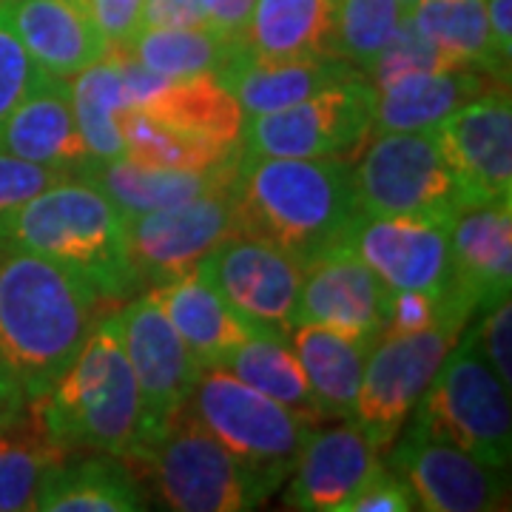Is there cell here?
Here are the masks:
<instances>
[{"mask_svg":"<svg viewBox=\"0 0 512 512\" xmlns=\"http://www.w3.org/2000/svg\"><path fill=\"white\" fill-rule=\"evenodd\" d=\"M239 237L288 254L302 271L345 248L359 217L353 165L336 157H262L239 151L234 168Z\"/></svg>","mask_w":512,"mask_h":512,"instance_id":"1","label":"cell"},{"mask_svg":"<svg viewBox=\"0 0 512 512\" xmlns=\"http://www.w3.org/2000/svg\"><path fill=\"white\" fill-rule=\"evenodd\" d=\"M109 302L69 268L0 242V362L29 402L77 359Z\"/></svg>","mask_w":512,"mask_h":512,"instance_id":"2","label":"cell"},{"mask_svg":"<svg viewBox=\"0 0 512 512\" xmlns=\"http://www.w3.org/2000/svg\"><path fill=\"white\" fill-rule=\"evenodd\" d=\"M35 427L66 453H106L126 461L143 439V402L128 367L114 313L43 396L29 402Z\"/></svg>","mask_w":512,"mask_h":512,"instance_id":"3","label":"cell"},{"mask_svg":"<svg viewBox=\"0 0 512 512\" xmlns=\"http://www.w3.org/2000/svg\"><path fill=\"white\" fill-rule=\"evenodd\" d=\"M0 242L69 268L109 302L140 291L120 211L80 177L60 180L3 214Z\"/></svg>","mask_w":512,"mask_h":512,"instance_id":"4","label":"cell"},{"mask_svg":"<svg viewBox=\"0 0 512 512\" xmlns=\"http://www.w3.org/2000/svg\"><path fill=\"white\" fill-rule=\"evenodd\" d=\"M126 464L143 493L154 495L163 510L245 512L259 510L271 498L188 410L137 444Z\"/></svg>","mask_w":512,"mask_h":512,"instance_id":"5","label":"cell"},{"mask_svg":"<svg viewBox=\"0 0 512 512\" xmlns=\"http://www.w3.org/2000/svg\"><path fill=\"white\" fill-rule=\"evenodd\" d=\"M185 410L271 495L291 478L302 444L316 427L222 367H202Z\"/></svg>","mask_w":512,"mask_h":512,"instance_id":"6","label":"cell"},{"mask_svg":"<svg viewBox=\"0 0 512 512\" xmlns=\"http://www.w3.org/2000/svg\"><path fill=\"white\" fill-rule=\"evenodd\" d=\"M410 416V424L419 430L456 444L484 464L501 470L510 467V390L490 370L467 333H461L444 356Z\"/></svg>","mask_w":512,"mask_h":512,"instance_id":"7","label":"cell"},{"mask_svg":"<svg viewBox=\"0 0 512 512\" xmlns=\"http://www.w3.org/2000/svg\"><path fill=\"white\" fill-rule=\"evenodd\" d=\"M353 185L362 214L453 217L467 191L447 163L433 128L382 131L367 143Z\"/></svg>","mask_w":512,"mask_h":512,"instance_id":"8","label":"cell"},{"mask_svg":"<svg viewBox=\"0 0 512 512\" xmlns=\"http://www.w3.org/2000/svg\"><path fill=\"white\" fill-rule=\"evenodd\" d=\"M376 86L365 74L271 114L242 120L239 146L262 157H336L362 151L373 134Z\"/></svg>","mask_w":512,"mask_h":512,"instance_id":"9","label":"cell"},{"mask_svg":"<svg viewBox=\"0 0 512 512\" xmlns=\"http://www.w3.org/2000/svg\"><path fill=\"white\" fill-rule=\"evenodd\" d=\"M464 328L467 325L458 322H441L421 333L376 339L356 390L350 421L379 453H384L402 433L424 387L436 376Z\"/></svg>","mask_w":512,"mask_h":512,"instance_id":"10","label":"cell"},{"mask_svg":"<svg viewBox=\"0 0 512 512\" xmlns=\"http://www.w3.org/2000/svg\"><path fill=\"white\" fill-rule=\"evenodd\" d=\"M231 183L180 205L123 220L128 256L140 288L191 274L202 256L211 254L220 242L239 237L237 200Z\"/></svg>","mask_w":512,"mask_h":512,"instance_id":"11","label":"cell"},{"mask_svg":"<svg viewBox=\"0 0 512 512\" xmlns=\"http://www.w3.org/2000/svg\"><path fill=\"white\" fill-rule=\"evenodd\" d=\"M262 336L291 342L302 291V265L251 237H231L194 268Z\"/></svg>","mask_w":512,"mask_h":512,"instance_id":"12","label":"cell"},{"mask_svg":"<svg viewBox=\"0 0 512 512\" xmlns=\"http://www.w3.org/2000/svg\"><path fill=\"white\" fill-rule=\"evenodd\" d=\"M390 450V470L410 490L416 510L493 512L510 507L507 470L490 467L450 441L410 424Z\"/></svg>","mask_w":512,"mask_h":512,"instance_id":"13","label":"cell"},{"mask_svg":"<svg viewBox=\"0 0 512 512\" xmlns=\"http://www.w3.org/2000/svg\"><path fill=\"white\" fill-rule=\"evenodd\" d=\"M345 248L379 276L387 291L450 296L453 256L450 217L427 214H362L350 222Z\"/></svg>","mask_w":512,"mask_h":512,"instance_id":"14","label":"cell"},{"mask_svg":"<svg viewBox=\"0 0 512 512\" xmlns=\"http://www.w3.org/2000/svg\"><path fill=\"white\" fill-rule=\"evenodd\" d=\"M114 322L143 402V444L183 413L202 365L148 296L131 299Z\"/></svg>","mask_w":512,"mask_h":512,"instance_id":"15","label":"cell"},{"mask_svg":"<svg viewBox=\"0 0 512 512\" xmlns=\"http://www.w3.org/2000/svg\"><path fill=\"white\" fill-rule=\"evenodd\" d=\"M109 49L120 63V74L128 92V109L143 111L148 117L185 131L191 137H202L222 146H239L245 114L234 100V94L220 86L214 74L165 77L143 69L123 49L117 46Z\"/></svg>","mask_w":512,"mask_h":512,"instance_id":"16","label":"cell"},{"mask_svg":"<svg viewBox=\"0 0 512 512\" xmlns=\"http://www.w3.org/2000/svg\"><path fill=\"white\" fill-rule=\"evenodd\" d=\"M433 131L467 200H512L510 89L458 109Z\"/></svg>","mask_w":512,"mask_h":512,"instance_id":"17","label":"cell"},{"mask_svg":"<svg viewBox=\"0 0 512 512\" xmlns=\"http://www.w3.org/2000/svg\"><path fill=\"white\" fill-rule=\"evenodd\" d=\"M453 285L487 311L512 288V200H467L450 217Z\"/></svg>","mask_w":512,"mask_h":512,"instance_id":"18","label":"cell"},{"mask_svg":"<svg viewBox=\"0 0 512 512\" xmlns=\"http://www.w3.org/2000/svg\"><path fill=\"white\" fill-rule=\"evenodd\" d=\"M379 456L382 453L353 421L325 430L313 427L288 478L282 507L302 512H336L342 501H348L382 467Z\"/></svg>","mask_w":512,"mask_h":512,"instance_id":"19","label":"cell"},{"mask_svg":"<svg viewBox=\"0 0 512 512\" xmlns=\"http://www.w3.org/2000/svg\"><path fill=\"white\" fill-rule=\"evenodd\" d=\"M387 288L362 259L339 248L302 274L296 325H325L356 339H379Z\"/></svg>","mask_w":512,"mask_h":512,"instance_id":"20","label":"cell"},{"mask_svg":"<svg viewBox=\"0 0 512 512\" xmlns=\"http://www.w3.org/2000/svg\"><path fill=\"white\" fill-rule=\"evenodd\" d=\"M359 69L345 63L342 57L313 55L291 57V60H265L239 49L228 57V63L214 74L217 83L234 94L245 117L271 114L288 106H296L313 94L339 86L350 77H359Z\"/></svg>","mask_w":512,"mask_h":512,"instance_id":"21","label":"cell"},{"mask_svg":"<svg viewBox=\"0 0 512 512\" xmlns=\"http://www.w3.org/2000/svg\"><path fill=\"white\" fill-rule=\"evenodd\" d=\"M3 6L40 72L72 80L109 52L86 0H6Z\"/></svg>","mask_w":512,"mask_h":512,"instance_id":"22","label":"cell"},{"mask_svg":"<svg viewBox=\"0 0 512 512\" xmlns=\"http://www.w3.org/2000/svg\"><path fill=\"white\" fill-rule=\"evenodd\" d=\"M0 151L74 174L92 160L74 120L72 86L46 74L0 128Z\"/></svg>","mask_w":512,"mask_h":512,"instance_id":"23","label":"cell"},{"mask_svg":"<svg viewBox=\"0 0 512 512\" xmlns=\"http://www.w3.org/2000/svg\"><path fill=\"white\" fill-rule=\"evenodd\" d=\"M510 83L476 66L447 72H413L376 89L373 134L382 131H421L439 126L444 117L495 92H507Z\"/></svg>","mask_w":512,"mask_h":512,"instance_id":"24","label":"cell"},{"mask_svg":"<svg viewBox=\"0 0 512 512\" xmlns=\"http://www.w3.org/2000/svg\"><path fill=\"white\" fill-rule=\"evenodd\" d=\"M148 299L163 311L202 367H220L222 359L256 333L197 271L151 285Z\"/></svg>","mask_w":512,"mask_h":512,"instance_id":"25","label":"cell"},{"mask_svg":"<svg viewBox=\"0 0 512 512\" xmlns=\"http://www.w3.org/2000/svg\"><path fill=\"white\" fill-rule=\"evenodd\" d=\"M237 163L211 168V171H185V168H151V165L120 160H89L74 171L83 183L94 185L120 211V217L148 214L194 200L202 194L220 191L234 180Z\"/></svg>","mask_w":512,"mask_h":512,"instance_id":"26","label":"cell"},{"mask_svg":"<svg viewBox=\"0 0 512 512\" xmlns=\"http://www.w3.org/2000/svg\"><path fill=\"white\" fill-rule=\"evenodd\" d=\"M32 510L137 512L148 510V495L123 458L100 453L52 464L37 484Z\"/></svg>","mask_w":512,"mask_h":512,"instance_id":"27","label":"cell"},{"mask_svg":"<svg viewBox=\"0 0 512 512\" xmlns=\"http://www.w3.org/2000/svg\"><path fill=\"white\" fill-rule=\"evenodd\" d=\"M376 339H356L325 325H296L291 348L308 376L322 419L350 421L356 390Z\"/></svg>","mask_w":512,"mask_h":512,"instance_id":"28","label":"cell"},{"mask_svg":"<svg viewBox=\"0 0 512 512\" xmlns=\"http://www.w3.org/2000/svg\"><path fill=\"white\" fill-rule=\"evenodd\" d=\"M333 0H256L239 37L248 55L265 60L330 55Z\"/></svg>","mask_w":512,"mask_h":512,"instance_id":"29","label":"cell"},{"mask_svg":"<svg viewBox=\"0 0 512 512\" xmlns=\"http://www.w3.org/2000/svg\"><path fill=\"white\" fill-rule=\"evenodd\" d=\"M407 18L441 52L510 83V63L495 52L484 0H419Z\"/></svg>","mask_w":512,"mask_h":512,"instance_id":"30","label":"cell"},{"mask_svg":"<svg viewBox=\"0 0 512 512\" xmlns=\"http://www.w3.org/2000/svg\"><path fill=\"white\" fill-rule=\"evenodd\" d=\"M72 86L74 120L92 160L126 157L120 114L128 109V92L114 52H106L97 63L69 80Z\"/></svg>","mask_w":512,"mask_h":512,"instance_id":"31","label":"cell"},{"mask_svg":"<svg viewBox=\"0 0 512 512\" xmlns=\"http://www.w3.org/2000/svg\"><path fill=\"white\" fill-rule=\"evenodd\" d=\"M222 370L237 376L239 382L251 384L254 390L271 396L279 404L308 416L313 424H322V413L316 407L308 376L299 365L288 339L279 336H251L237 350L222 359Z\"/></svg>","mask_w":512,"mask_h":512,"instance_id":"32","label":"cell"},{"mask_svg":"<svg viewBox=\"0 0 512 512\" xmlns=\"http://www.w3.org/2000/svg\"><path fill=\"white\" fill-rule=\"evenodd\" d=\"M123 49L143 69L165 77L217 74L239 49V40L208 26L194 29H140Z\"/></svg>","mask_w":512,"mask_h":512,"instance_id":"33","label":"cell"},{"mask_svg":"<svg viewBox=\"0 0 512 512\" xmlns=\"http://www.w3.org/2000/svg\"><path fill=\"white\" fill-rule=\"evenodd\" d=\"M120 134H123L126 160L151 168L211 171L237 163L242 151V146H222L202 137H191L137 109H126L120 114Z\"/></svg>","mask_w":512,"mask_h":512,"instance_id":"34","label":"cell"},{"mask_svg":"<svg viewBox=\"0 0 512 512\" xmlns=\"http://www.w3.org/2000/svg\"><path fill=\"white\" fill-rule=\"evenodd\" d=\"M404 18L399 0H333L330 55L365 74Z\"/></svg>","mask_w":512,"mask_h":512,"instance_id":"35","label":"cell"},{"mask_svg":"<svg viewBox=\"0 0 512 512\" xmlns=\"http://www.w3.org/2000/svg\"><path fill=\"white\" fill-rule=\"evenodd\" d=\"M66 456L63 447L37 430L32 416L29 424L0 430V512L32 510L40 478Z\"/></svg>","mask_w":512,"mask_h":512,"instance_id":"36","label":"cell"},{"mask_svg":"<svg viewBox=\"0 0 512 512\" xmlns=\"http://www.w3.org/2000/svg\"><path fill=\"white\" fill-rule=\"evenodd\" d=\"M447 69H464V63H458L456 57L441 52L430 37H424L413 26V20L404 18L402 26L396 29V35L387 40V46L379 52V57L370 63L365 77L379 89V86H387L404 74L447 72Z\"/></svg>","mask_w":512,"mask_h":512,"instance_id":"37","label":"cell"},{"mask_svg":"<svg viewBox=\"0 0 512 512\" xmlns=\"http://www.w3.org/2000/svg\"><path fill=\"white\" fill-rule=\"evenodd\" d=\"M43 77L46 72H40L23 49L18 32L6 15V6L0 3V128Z\"/></svg>","mask_w":512,"mask_h":512,"instance_id":"38","label":"cell"},{"mask_svg":"<svg viewBox=\"0 0 512 512\" xmlns=\"http://www.w3.org/2000/svg\"><path fill=\"white\" fill-rule=\"evenodd\" d=\"M484 316L478 319L473 328L467 330V336L473 339L478 353L484 356V362L490 365L501 384L512 390V302L510 296L501 299L498 305L481 311Z\"/></svg>","mask_w":512,"mask_h":512,"instance_id":"39","label":"cell"},{"mask_svg":"<svg viewBox=\"0 0 512 512\" xmlns=\"http://www.w3.org/2000/svg\"><path fill=\"white\" fill-rule=\"evenodd\" d=\"M74 174L69 171H57L49 165L29 163L20 160L15 154L0 151V217L15 211L18 205L37 197L40 191L52 188L60 180H69Z\"/></svg>","mask_w":512,"mask_h":512,"instance_id":"40","label":"cell"},{"mask_svg":"<svg viewBox=\"0 0 512 512\" xmlns=\"http://www.w3.org/2000/svg\"><path fill=\"white\" fill-rule=\"evenodd\" d=\"M416 501L390 467H379L336 512H410Z\"/></svg>","mask_w":512,"mask_h":512,"instance_id":"41","label":"cell"},{"mask_svg":"<svg viewBox=\"0 0 512 512\" xmlns=\"http://www.w3.org/2000/svg\"><path fill=\"white\" fill-rule=\"evenodd\" d=\"M146 0H86V9L109 46H126L140 32Z\"/></svg>","mask_w":512,"mask_h":512,"instance_id":"42","label":"cell"},{"mask_svg":"<svg viewBox=\"0 0 512 512\" xmlns=\"http://www.w3.org/2000/svg\"><path fill=\"white\" fill-rule=\"evenodd\" d=\"M205 26L200 0H146L140 29H194Z\"/></svg>","mask_w":512,"mask_h":512,"instance_id":"43","label":"cell"},{"mask_svg":"<svg viewBox=\"0 0 512 512\" xmlns=\"http://www.w3.org/2000/svg\"><path fill=\"white\" fill-rule=\"evenodd\" d=\"M254 3L256 0H200L205 26L220 32V35L239 40L248 20H251Z\"/></svg>","mask_w":512,"mask_h":512,"instance_id":"44","label":"cell"},{"mask_svg":"<svg viewBox=\"0 0 512 512\" xmlns=\"http://www.w3.org/2000/svg\"><path fill=\"white\" fill-rule=\"evenodd\" d=\"M29 421V396L23 393L18 379L0 362V430H12Z\"/></svg>","mask_w":512,"mask_h":512,"instance_id":"45","label":"cell"},{"mask_svg":"<svg viewBox=\"0 0 512 512\" xmlns=\"http://www.w3.org/2000/svg\"><path fill=\"white\" fill-rule=\"evenodd\" d=\"M487 23L493 35L495 52L510 63L512 57V0H484Z\"/></svg>","mask_w":512,"mask_h":512,"instance_id":"46","label":"cell"},{"mask_svg":"<svg viewBox=\"0 0 512 512\" xmlns=\"http://www.w3.org/2000/svg\"><path fill=\"white\" fill-rule=\"evenodd\" d=\"M399 3H402L404 9H407V12H410V6H416V3H419V0H399Z\"/></svg>","mask_w":512,"mask_h":512,"instance_id":"47","label":"cell"},{"mask_svg":"<svg viewBox=\"0 0 512 512\" xmlns=\"http://www.w3.org/2000/svg\"><path fill=\"white\" fill-rule=\"evenodd\" d=\"M0 3H6V0H0Z\"/></svg>","mask_w":512,"mask_h":512,"instance_id":"48","label":"cell"}]
</instances>
